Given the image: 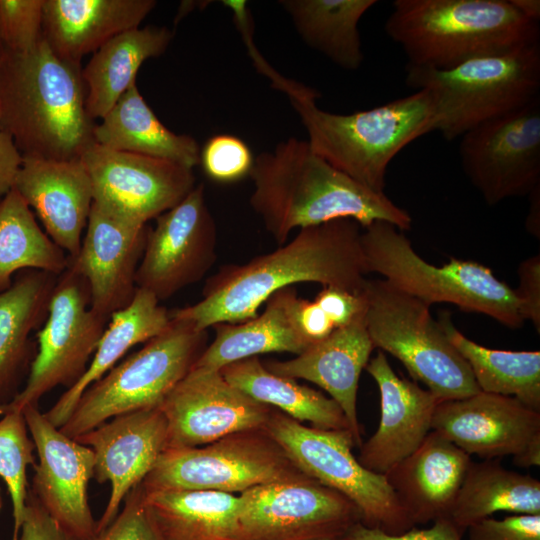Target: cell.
<instances>
[{"label": "cell", "instance_id": "cell-1", "mask_svg": "<svg viewBox=\"0 0 540 540\" xmlns=\"http://www.w3.org/2000/svg\"><path fill=\"white\" fill-rule=\"evenodd\" d=\"M361 235V225L349 218L302 228L272 252L222 267L206 281L200 301L170 311V316L207 330L256 317L272 294L297 283L360 293L368 274Z\"/></svg>", "mask_w": 540, "mask_h": 540}, {"label": "cell", "instance_id": "cell-2", "mask_svg": "<svg viewBox=\"0 0 540 540\" xmlns=\"http://www.w3.org/2000/svg\"><path fill=\"white\" fill-rule=\"evenodd\" d=\"M250 206L275 241L284 244L295 229L349 218L362 228L384 221L409 230L410 214L316 154L307 140L279 142L254 158Z\"/></svg>", "mask_w": 540, "mask_h": 540}, {"label": "cell", "instance_id": "cell-3", "mask_svg": "<svg viewBox=\"0 0 540 540\" xmlns=\"http://www.w3.org/2000/svg\"><path fill=\"white\" fill-rule=\"evenodd\" d=\"M81 64L42 39L32 50L0 53V123L22 157L79 159L94 143Z\"/></svg>", "mask_w": 540, "mask_h": 540}, {"label": "cell", "instance_id": "cell-4", "mask_svg": "<svg viewBox=\"0 0 540 540\" xmlns=\"http://www.w3.org/2000/svg\"><path fill=\"white\" fill-rule=\"evenodd\" d=\"M257 65L289 97L312 150L375 192L384 193L393 158L417 138L435 131L433 100L426 89L368 110L336 114L316 105L318 91L284 78L264 60Z\"/></svg>", "mask_w": 540, "mask_h": 540}, {"label": "cell", "instance_id": "cell-5", "mask_svg": "<svg viewBox=\"0 0 540 540\" xmlns=\"http://www.w3.org/2000/svg\"><path fill=\"white\" fill-rule=\"evenodd\" d=\"M384 29L408 65L437 71L540 43L510 0H395Z\"/></svg>", "mask_w": 540, "mask_h": 540}, {"label": "cell", "instance_id": "cell-6", "mask_svg": "<svg viewBox=\"0 0 540 540\" xmlns=\"http://www.w3.org/2000/svg\"><path fill=\"white\" fill-rule=\"evenodd\" d=\"M361 244L368 274H379L429 306L453 304L512 329L524 323L514 289L479 262L451 258L440 267L430 264L400 229L384 221L362 228Z\"/></svg>", "mask_w": 540, "mask_h": 540}, {"label": "cell", "instance_id": "cell-7", "mask_svg": "<svg viewBox=\"0 0 540 540\" xmlns=\"http://www.w3.org/2000/svg\"><path fill=\"white\" fill-rule=\"evenodd\" d=\"M406 84L431 94L435 131L451 141L540 96V43L444 71L407 65Z\"/></svg>", "mask_w": 540, "mask_h": 540}, {"label": "cell", "instance_id": "cell-8", "mask_svg": "<svg viewBox=\"0 0 540 540\" xmlns=\"http://www.w3.org/2000/svg\"><path fill=\"white\" fill-rule=\"evenodd\" d=\"M365 324L374 348L399 360L440 401L479 392L471 369L430 306L384 279L366 280Z\"/></svg>", "mask_w": 540, "mask_h": 540}, {"label": "cell", "instance_id": "cell-9", "mask_svg": "<svg viewBox=\"0 0 540 540\" xmlns=\"http://www.w3.org/2000/svg\"><path fill=\"white\" fill-rule=\"evenodd\" d=\"M207 330L171 317L162 333L90 385L60 430L71 438L113 417L160 407L207 347Z\"/></svg>", "mask_w": 540, "mask_h": 540}, {"label": "cell", "instance_id": "cell-10", "mask_svg": "<svg viewBox=\"0 0 540 540\" xmlns=\"http://www.w3.org/2000/svg\"><path fill=\"white\" fill-rule=\"evenodd\" d=\"M264 429L304 474L348 498L361 524L392 535L415 526L385 475L354 456L349 430L308 427L275 408Z\"/></svg>", "mask_w": 540, "mask_h": 540}, {"label": "cell", "instance_id": "cell-11", "mask_svg": "<svg viewBox=\"0 0 540 540\" xmlns=\"http://www.w3.org/2000/svg\"><path fill=\"white\" fill-rule=\"evenodd\" d=\"M308 478L265 429H253L199 447L165 448L140 485L146 492L240 494L260 485Z\"/></svg>", "mask_w": 540, "mask_h": 540}, {"label": "cell", "instance_id": "cell-12", "mask_svg": "<svg viewBox=\"0 0 540 540\" xmlns=\"http://www.w3.org/2000/svg\"><path fill=\"white\" fill-rule=\"evenodd\" d=\"M110 319L90 306L86 281L70 267L58 276L46 319L37 332L38 351L23 389L0 405V415L23 412L57 386L83 375Z\"/></svg>", "mask_w": 540, "mask_h": 540}, {"label": "cell", "instance_id": "cell-13", "mask_svg": "<svg viewBox=\"0 0 540 540\" xmlns=\"http://www.w3.org/2000/svg\"><path fill=\"white\" fill-rule=\"evenodd\" d=\"M461 166L489 206L540 186V96L461 136Z\"/></svg>", "mask_w": 540, "mask_h": 540}, {"label": "cell", "instance_id": "cell-14", "mask_svg": "<svg viewBox=\"0 0 540 540\" xmlns=\"http://www.w3.org/2000/svg\"><path fill=\"white\" fill-rule=\"evenodd\" d=\"M238 496L240 540H341L361 520L348 498L312 478Z\"/></svg>", "mask_w": 540, "mask_h": 540}, {"label": "cell", "instance_id": "cell-15", "mask_svg": "<svg viewBox=\"0 0 540 540\" xmlns=\"http://www.w3.org/2000/svg\"><path fill=\"white\" fill-rule=\"evenodd\" d=\"M217 228L202 183L148 229L136 286L159 301L200 281L214 265Z\"/></svg>", "mask_w": 540, "mask_h": 540}, {"label": "cell", "instance_id": "cell-16", "mask_svg": "<svg viewBox=\"0 0 540 540\" xmlns=\"http://www.w3.org/2000/svg\"><path fill=\"white\" fill-rule=\"evenodd\" d=\"M80 159L91 180L93 203L142 225L175 207L196 186L193 169L96 143Z\"/></svg>", "mask_w": 540, "mask_h": 540}, {"label": "cell", "instance_id": "cell-17", "mask_svg": "<svg viewBox=\"0 0 540 540\" xmlns=\"http://www.w3.org/2000/svg\"><path fill=\"white\" fill-rule=\"evenodd\" d=\"M166 448L199 447L233 433L264 429L273 407L233 385L218 370L192 367L160 405Z\"/></svg>", "mask_w": 540, "mask_h": 540}, {"label": "cell", "instance_id": "cell-18", "mask_svg": "<svg viewBox=\"0 0 540 540\" xmlns=\"http://www.w3.org/2000/svg\"><path fill=\"white\" fill-rule=\"evenodd\" d=\"M23 414L38 457L31 493L69 537L93 536L97 522L87 494L94 477L93 451L54 426L38 405L25 408Z\"/></svg>", "mask_w": 540, "mask_h": 540}, {"label": "cell", "instance_id": "cell-19", "mask_svg": "<svg viewBox=\"0 0 540 540\" xmlns=\"http://www.w3.org/2000/svg\"><path fill=\"white\" fill-rule=\"evenodd\" d=\"M148 229L92 204L79 252L69 257L68 267L86 281L90 306L99 315L110 319L133 300Z\"/></svg>", "mask_w": 540, "mask_h": 540}, {"label": "cell", "instance_id": "cell-20", "mask_svg": "<svg viewBox=\"0 0 540 540\" xmlns=\"http://www.w3.org/2000/svg\"><path fill=\"white\" fill-rule=\"evenodd\" d=\"M74 439L93 451L97 482L111 486L97 533L114 520L127 494L144 480L165 450L167 421L160 407L140 410L113 417Z\"/></svg>", "mask_w": 540, "mask_h": 540}, {"label": "cell", "instance_id": "cell-21", "mask_svg": "<svg viewBox=\"0 0 540 540\" xmlns=\"http://www.w3.org/2000/svg\"><path fill=\"white\" fill-rule=\"evenodd\" d=\"M431 430L470 456L500 460L516 456L540 436V411L513 397L479 391L465 398L439 401Z\"/></svg>", "mask_w": 540, "mask_h": 540}, {"label": "cell", "instance_id": "cell-22", "mask_svg": "<svg viewBox=\"0 0 540 540\" xmlns=\"http://www.w3.org/2000/svg\"><path fill=\"white\" fill-rule=\"evenodd\" d=\"M365 370L379 389L380 421L360 445L357 459L368 470L384 475L423 442L440 400L417 382L399 377L383 351L369 360Z\"/></svg>", "mask_w": 540, "mask_h": 540}, {"label": "cell", "instance_id": "cell-23", "mask_svg": "<svg viewBox=\"0 0 540 540\" xmlns=\"http://www.w3.org/2000/svg\"><path fill=\"white\" fill-rule=\"evenodd\" d=\"M12 188L34 211L49 238L75 257L93 204L91 180L81 159L22 157Z\"/></svg>", "mask_w": 540, "mask_h": 540}, {"label": "cell", "instance_id": "cell-24", "mask_svg": "<svg viewBox=\"0 0 540 540\" xmlns=\"http://www.w3.org/2000/svg\"><path fill=\"white\" fill-rule=\"evenodd\" d=\"M374 346L365 324V312L348 325L286 361H265L272 373L310 381L325 390L341 408L355 445L362 444L357 393L362 371Z\"/></svg>", "mask_w": 540, "mask_h": 540}, {"label": "cell", "instance_id": "cell-25", "mask_svg": "<svg viewBox=\"0 0 540 540\" xmlns=\"http://www.w3.org/2000/svg\"><path fill=\"white\" fill-rule=\"evenodd\" d=\"M465 451L431 430L420 446L385 475L415 526L449 518L472 463Z\"/></svg>", "mask_w": 540, "mask_h": 540}, {"label": "cell", "instance_id": "cell-26", "mask_svg": "<svg viewBox=\"0 0 540 540\" xmlns=\"http://www.w3.org/2000/svg\"><path fill=\"white\" fill-rule=\"evenodd\" d=\"M154 0H43L42 36L59 58L80 64L115 36L140 27Z\"/></svg>", "mask_w": 540, "mask_h": 540}, {"label": "cell", "instance_id": "cell-27", "mask_svg": "<svg viewBox=\"0 0 540 540\" xmlns=\"http://www.w3.org/2000/svg\"><path fill=\"white\" fill-rule=\"evenodd\" d=\"M297 291L286 287L272 294L263 313L241 323L215 324V337L194 367L220 370L233 362L260 354L288 352L298 355L310 345L295 317Z\"/></svg>", "mask_w": 540, "mask_h": 540}, {"label": "cell", "instance_id": "cell-28", "mask_svg": "<svg viewBox=\"0 0 540 540\" xmlns=\"http://www.w3.org/2000/svg\"><path fill=\"white\" fill-rule=\"evenodd\" d=\"M151 293L138 289L125 308L111 315L83 375L49 408L44 416L61 428L86 389L104 376L135 345L162 333L171 323L170 311Z\"/></svg>", "mask_w": 540, "mask_h": 540}, {"label": "cell", "instance_id": "cell-29", "mask_svg": "<svg viewBox=\"0 0 540 540\" xmlns=\"http://www.w3.org/2000/svg\"><path fill=\"white\" fill-rule=\"evenodd\" d=\"M172 38L167 27H137L115 36L95 51L81 69L88 116L94 121L102 119L136 83L141 65L163 54Z\"/></svg>", "mask_w": 540, "mask_h": 540}, {"label": "cell", "instance_id": "cell-30", "mask_svg": "<svg viewBox=\"0 0 540 540\" xmlns=\"http://www.w3.org/2000/svg\"><path fill=\"white\" fill-rule=\"evenodd\" d=\"M159 540H240L239 496L202 490L144 491Z\"/></svg>", "mask_w": 540, "mask_h": 540}, {"label": "cell", "instance_id": "cell-31", "mask_svg": "<svg viewBox=\"0 0 540 540\" xmlns=\"http://www.w3.org/2000/svg\"><path fill=\"white\" fill-rule=\"evenodd\" d=\"M94 143L103 147L168 160L193 169L199 164L198 142L169 130L140 94L136 83L95 124Z\"/></svg>", "mask_w": 540, "mask_h": 540}, {"label": "cell", "instance_id": "cell-32", "mask_svg": "<svg viewBox=\"0 0 540 540\" xmlns=\"http://www.w3.org/2000/svg\"><path fill=\"white\" fill-rule=\"evenodd\" d=\"M58 276L23 270L0 292V405L17 386L32 353L30 335L44 323Z\"/></svg>", "mask_w": 540, "mask_h": 540}, {"label": "cell", "instance_id": "cell-33", "mask_svg": "<svg viewBox=\"0 0 540 540\" xmlns=\"http://www.w3.org/2000/svg\"><path fill=\"white\" fill-rule=\"evenodd\" d=\"M219 371L227 382L252 399L296 421L310 422L325 430L350 431L344 413L332 398L295 379L270 372L258 356L233 362Z\"/></svg>", "mask_w": 540, "mask_h": 540}, {"label": "cell", "instance_id": "cell-34", "mask_svg": "<svg viewBox=\"0 0 540 540\" xmlns=\"http://www.w3.org/2000/svg\"><path fill=\"white\" fill-rule=\"evenodd\" d=\"M497 512L540 514V481L503 467L498 459L472 462L449 518L466 532Z\"/></svg>", "mask_w": 540, "mask_h": 540}, {"label": "cell", "instance_id": "cell-35", "mask_svg": "<svg viewBox=\"0 0 540 540\" xmlns=\"http://www.w3.org/2000/svg\"><path fill=\"white\" fill-rule=\"evenodd\" d=\"M306 45L346 70L360 68L364 54L358 24L375 0H282Z\"/></svg>", "mask_w": 540, "mask_h": 540}, {"label": "cell", "instance_id": "cell-36", "mask_svg": "<svg viewBox=\"0 0 540 540\" xmlns=\"http://www.w3.org/2000/svg\"><path fill=\"white\" fill-rule=\"evenodd\" d=\"M438 322L447 338L469 365L480 391L513 397L540 411V352L491 349L460 332L450 313Z\"/></svg>", "mask_w": 540, "mask_h": 540}, {"label": "cell", "instance_id": "cell-37", "mask_svg": "<svg viewBox=\"0 0 540 540\" xmlns=\"http://www.w3.org/2000/svg\"><path fill=\"white\" fill-rule=\"evenodd\" d=\"M69 256L40 228L33 211L12 188L0 201V292L23 270L61 275Z\"/></svg>", "mask_w": 540, "mask_h": 540}, {"label": "cell", "instance_id": "cell-38", "mask_svg": "<svg viewBox=\"0 0 540 540\" xmlns=\"http://www.w3.org/2000/svg\"><path fill=\"white\" fill-rule=\"evenodd\" d=\"M23 412H7L0 419V477L7 485L12 503L14 531L18 540L23 523L27 492L26 468L35 465V444L28 437Z\"/></svg>", "mask_w": 540, "mask_h": 540}, {"label": "cell", "instance_id": "cell-39", "mask_svg": "<svg viewBox=\"0 0 540 540\" xmlns=\"http://www.w3.org/2000/svg\"><path fill=\"white\" fill-rule=\"evenodd\" d=\"M254 158L249 146L231 134H217L200 148L199 164L212 181L234 183L249 176Z\"/></svg>", "mask_w": 540, "mask_h": 540}, {"label": "cell", "instance_id": "cell-40", "mask_svg": "<svg viewBox=\"0 0 540 540\" xmlns=\"http://www.w3.org/2000/svg\"><path fill=\"white\" fill-rule=\"evenodd\" d=\"M43 0H0V42L13 53L34 49L43 39Z\"/></svg>", "mask_w": 540, "mask_h": 540}, {"label": "cell", "instance_id": "cell-41", "mask_svg": "<svg viewBox=\"0 0 540 540\" xmlns=\"http://www.w3.org/2000/svg\"><path fill=\"white\" fill-rule=\"evenodd\" d=\"M84 540H159L144 506L142 486L127 494L122 511L105 529Z\"/></svg>", "mask_w": 540, "mask_h": 540}, {"label": "cell", "instance_id": "cell-42", "mask_svg": "<svg viewBox=\"0 0 540 540\" xmlns=\"http://www.w3.org/2000/svg\"><path fill=\"white\" fill-rule=\"evenodd\" d=\"M467 540H540V514L483 519L466 530Z\"/></svg>", "mask_w": 540, "mask_h": 540}, {"label": "cell", "instance_id": "cell-43", "mask_svg": "<svg viewBox=\"0 0 540 540\" xmlns=\"http://www.w3.org/2000/svg\"><path fill=\"white\" fill-rule=\"evenodd\" d=\"M461 531L450 518H441L427 528L414 526L400 534H388L380 529L369 528L360 522L352 526L341 540H462Z\"/></svg>", "mask_w": 540, "mask_h": 540}, {"label": "cell", "instance_id": "cell-44", "mask_svg": "<svg viewBox=\"0 0 540 540\" xmlns=\"http://www.w3.org/2000/svg\"><path fill=\"white\" fill-rule=\"evenodd\" d=\"M519 284L514 289L522 319L540 333V254L523 260L517 269Z\"/></svg>", "mask_w": 540, "mask_h": 540}, {"label": "cell", "instance_id": "cell-45", "mask_svg": "<svg viewBox=\"0 0 540 540\" xmlns=\"http://www.w3.org/2000/svg\"><path fill=\"white\" fill-rule=\"evenodd\" d=\"M18 540H73L28 491L25 515Z\"/></svg>", "mask_w": 540, "mask_h": 540}, {"label": "cell", "instance_id": "cell-46", "mask_svg": "<svg viewBox=\"0 0 540 540\" xmlns=\"http://www.w3.org/2000/svg\"><path fill=\"white\" fill-rule=\"evenodd\" d=\"M295 317L300 333L310 346L322 341L337 329L326 311L315 300L298 298Z\"/></svg>", "mask_w": 540, "mask_h": 540}, {"label": "cell", "instance_id": "cell-47", "mask_svg": "<svg viewBox=\"0 0 540 540\" xmlns=\"http://www.w3.org/2000/svg\"><path fill=\"white\" fill-rule=\"evenodd\" d=\"M22 156L0 123V201L12 189Z\"/></svg>", "mask_w": 540, "mask_h": 540}, {"label": "cell", "instance_id": "cell-48", "mask_svg": "<svg viewBox=\"0 0 540 540\" xmlns=\"http://www.w3.org/2000/svg\"><path fill=\"white\" fill-rule=\"evenodd\" d=\"M512 458L514 464L518 467L540 466V436L534 438L519 454Z\"/></svg>", "mask_w": 540, "mask_h": 540}, {"label": "cell", "instance_id": "cell-49", "mask_svg": "<svg viewBox=\"0 0 540 540\" xmlns=\"http://www.w3.org/2000/svg\"><path fill=\"white\" fill-rule=\"evenodd\" d=\"M530 207L526 219L527 230L537 238L540 237V186L535 188L529 195Z\"/></svg>", "mask_w": 540, "mask_h": 540}, {"label": "cell", "instance_id": "cell-50", "mask_svg": "<svg viewBox=\"0 0 540 540\" xmlns=\"http://www.w3.org/2000/svg\"><path fill=\"white\" fill-rule=\"evenodd\" d=\"M512 5L526 18L539 22L540 1L539 0H510Z\"/></svg>", "mask_w": 540, "mask_h": 540}, {"label": "cell", "instance_id": "cell-51", "mask_svg": "<svg viewBox=\"0 0 540 540\" xmlns=\"http://www.w3.org/2000/svg\"><path fill=\"white\" fill-rule=\"evenodd\" d=\"M1 508H2V499H1V491H0V511H1Z\"/></svg>", "mask_w": 540, "mask_h": 540}, {"label": "cell", "instance_id": "cell-52", "mask_svg": "<svg viewBox=\"0 0 540 540\" xmlns=\"http://www.w3.org/2000/svg\"><path fill=\"white\" fill-rule=\"evenodd\" d=\"M2 49H3V46H2V44L0 42V52L2 51Z\"/></svg>", "mask_w": 540, "mask_h": 540}, {"label": "cell", "instance_id": "cell-53", "mask_svg": "<svg viewBox=\"0 0 540 540\" xmlns=\"http://www.w3.org/2000/svg\"><path fill=\"white\" fill-rule=\"evenodd\" d=\"M3 50V49H2ZM1 53V52H0Z\"/></svg>", "mask_w": 540, "mask_h": 540}]
</instances>
